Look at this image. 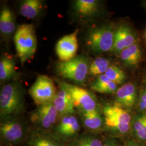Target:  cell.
I'll list each match as a JSON object with an SVG mask.
<instances>
[{
	"label": "cell",
	"mask_w": 146,
	"mask_h": 146,
	"mask_svg": "<svg viewBox=\"0 0 146 146\" xmlns=\"http://www.w3.org/2000/svg\"><path fill=\"white\" fill-rule=\"evenodd\" d=\"M136 42L135 36L131 28L126 26H121L115 31L112 50L120 52Z\"/></svg>",
	"instance_id": "cell-11"
},
{
	"label": "cell",
	"mask_w": 146,
	"mask_h": 146,
	"mask_svg": "<svg viewBox=\"0 0 146 146\" xmlns=\"http://www.w3.org/2000/svg\"><path fill=\"white\" fill-rule=\"evenodd\" d=\"M125 146H142V145H139V144H137V143H136L135 142H133V141H130V142H128L126 145H125Z\"/></svg>",
	"instance_id": "cell-29"
},
{
	"label": "cell",
	"mask_w": 146,
	"mask_h": 146,
	"mask_svg": "<svg viewBox=\"0 0 146 146\" xmlns=\"http://www.w3.org/2000/svg\"><path fill=\"white\" fill-rule=\"evenodd\" d=\"M60 90L53 100V104L61 115H71L75 113V107L73 100L68 92L60 87Z\"/></svg>",
	"instance_id": "cell-13"
},
{
	"label": "cell",
	"mask_w": 146,
	"mask_h": 146,
	"mask_svg": "<svg viewBox=\"0 0 146 146\" xmlns=\"http://www.w3.org/2000/svg\"><path fill=\"white\" fill-rule=\"evenodd\" d=\"M56 81L59 87L66 89L70 94L75 108L78 109L80 113L98 110L96 98L92 92L58 79H56Z\"/></svg>",
	"instance_id": "cell-4"
},
{
	"label": "cell",
	"mask_w": 146,
	"mask_h": 146,
	"mask_svg": "<svg viewBox=\"0 0 146 146\" xmlns=\"http://www.w3.org/2000/svg\"><path fill=\"white\" fill-rule=\"evenodd\" d=\"M42 7V2L39 0L24 1L20 7L21 15L28 19H33L40 13Z\"/></svg>",
	"instance_id": "cell-20"
},
{
	"label": "cell",
	"mask_w": 146,
	"mask_h": 146,
	"mask_svg": "<svg viewBox=\"0 0 146 146\" xmlns=\"http://www.w3.org/2000/svg\"><path fill=\"white\" fill-rule=\"evenodd\" d=\"M31 121L41 129L49 131L53 125L49 118L38 107L31 114Z\"/></svg>",
	"instance_id": "cell-23"
},
{
	"label": "cell",
	"mask_w": 146,
	"mask_h": 146,
	"mask_svg": "<svg viewBox=\"0 0 146 146\" xmlns=\"http://www.w3.org/2000/svg\"><path fill=\"white\" fill-rule=\"evenodd\" d=\"M29 93L37 106L52 103L57 93L52 80L46 75H39L29 90Z\"/></svg>",
	"instance_id": "cell-6"
},
{
	"label": "cell",
	"mask_w": 146,
	"mask_h": 146,
	"mask_svg": "<svg viewBox=\"0 0 146 146\" xmlns=\"http://www.w3.org/2000/svg\"><path fill=\"white\" fill-rule=\"evenodd\" d=\"M102 141L96 137L88 134L77 136L70 141L69 146H102Z\"/></svg>",
	"instance_id": "cell-22"
},
{
	"label": "cell",
	"mask_w": 146,
	"mask_h": 146,
	"mask_svg": "<svg viewBox=\"0 0 146 146\" xmlns=\"http://www.w3.org/2000/svg\"><path fill=\"white\" fill-rule=\"evenodd\" d=\"M136 100L137 93L134 84H125L117 89L116 92V102L123 108H132L135 104Z\"/></svg>",
	"instance_id": "cell-12"
},
{
	"label": "cell",
	"mask_w": 146,
	"mask_h": 146,
	"mask_svg": "<svg viewBox=\"0 0 146 146\" xmlns=\"http://www.w3.org/2000/svg\"><path fill=\"white\" fill-rule=\"evenodd\" d=\"M15 30L14 15L11 9L5 7L1 11L0 31L4 34L8 35Z\"/></svg>",
	"instance_id": "cell-17"
},
{
	"label": "cell",
	"mask_w": 146,
	"mask_h": 146,
	"mask_svg": "<svg viewBox=\"0 0 146 146\" xmlns=\"http://www.w3.org/2000/svg\"><path fill=\"white\" fill-rule=\"evenodd\" d=\"M115 31L111 26L105 25L94 28L89 33L87 45L95 52H104L112 50Z\"/></svg>",
	"instance_id": "cell-5"
},
{
	"label": "cell",
	"mask_w": 146,
	"mask_h": 146,
	"mask_svg": "<svg viewBox=\"0 0 146 146\" xmlns=\"http://www.w3.org/2000/svg\"><path fill=\"white\" fill-rule=\"evenodd\" d=\"M25 107V90L21 84L11 82L2 87L0 93L1 119L21 114Z\"/></svg>",
	"instance_id": "cell-1"
},
{
	"label": "cell",
	"mask_w": 146,
	"mask_h": 146,
	"mask_svg": "<svg viewBox=\"0 0 146 146\" xmlns=\"http://www.w3.org/2000/svg\"><path fill=\"white\" fill-rule=\"evenodd\" d=\"M15 63L11 58H2L0 62V80L6 81L14 76Z\"/></svg>",
	"instance_id": "cell-21"
},
{
	"label": "cell",
	"mask_w": 146,
	"mask_h": 146,
	"mask_svg": "<svg viewBox=\"0 0 146 146\" xmlns=\"http://www.w3.org/2000/svg\"><path fill=\"white\" fill-rule=\"evenodd\" d=\"M88 60L84 56H76L67 61H61L56 66L58 75L63 78L82 84L86 80L89 72Z\"/></svg>",
	"instance_id": "cell-3"
},
{
	"label": "cell",
	"mask_w": 146,
	"mask_h": 146,
	"mask_svg": "<svg viewBox=\"0 0 146 146\" xmlns=\"http://www.w3.org/2000/svg\"><path fill=\"white\" fill-rule=\"evenodd\" d=\"M102 146H119L118 144L114 140H107L104 142Z\"/></svg>",
	"instance_id": "cell-28"
},
{
	"label": "cell",
	"mask_w": 146,
	"mask_h": 146,
	"mask_svg": "<svg viewBox=\"0 0 146 146\" xmlns=\"http://www.w3.org/2000/svg\"><path fill=\"white\" fill-rule=\"evenodd\" d=\"M0 133L3 141L11 145H16L24 139L27 132L22 122L15 116H11L1 119Z\"/></svg>",
	"instance_id": "cell-7"
},
{
	"label": "cell",
	"mask_w": 146,
	"mask_h": 146,
	"mask_svg": "<svg viewBox=\"0 0 146 146\" xmlns=\"http://www.w3.org/2000/svg\"><path fill=\"white\" fill-rule=\"evenodd\" d=\"M139 107L142 111L146 113V87L141 91L140 94Z\"/></svg>",
	"instance_id": "cell-27"
},
{
	"label": "cell",
	"mask_w": 146,
	"mask_h": 146,
	"mask_svg": "<svg viewBox=\"0 0 146 146\" xmlns=\"http://www.w3.org/2000/svg\"><path fill=\"white\" fill-rule=\"evenodd\" d=\"M78 29L62 37L56 45V52L61 61H67L76 57L78 48L77 35Z\"/></svg>",
	"instance_id": "cell-8"
},
{
	"label": "cell",
	"mask_w": 146,
	"mask_h": 146,
	"mask_svg": "<svg viewBox=\"0 0 146 146\" xmlns=\"http://www.w3.org/2000/svg\"><path fill=\"white\" fill-rule=\"evenodd\" d=\"M104 118L131 124V116L122 107L119 105L105 106L103 110Z\"/></svg>",
	"instance_id": "cell-14"
},
{
	"label": "cell",
	"mask_w": 146,
	"mask_h": 146,
	"mask_svg": "<svg viewBox=\"0 0 146 146\" xmlns=\"http://www.w3.org/2000/svg\"><path fill=\"white\" fill-rule=\"evenodd\" d=\"M14 42L17 56L23 64L33 57L36 50V36L34 26L23 24L19 27L14 36Z\"/></svg>",
	"instance_id": "cell-2"
},
{
	"label": "cell",
	"mask_w": 146,
	"mask_h": 146,
	"mask_svg": "<svg viewBox=\"0 0 146 146\" xmlns=\"http://www.w3.org/2000/svg\"><path fill=\"white\" fill-rule=\"evenodd\" d=\"M91 88L102 94L113 93L117 90V84L111 81L104 74L99 76L91 84Z\"/></svg>",
	"instance_id": "cell-16"
},
{
	"label": "cell",
	"mask_w": 146,
	"mask_h": 146,
	"mask_svg": "<svg viewBox=\"0 0 146 146\" xmlns=\"http://www.w3.org/2000/svg\"><path fill=\"white\" fill-rule=\"evenodd\" d=\"M120 54L121 60L127 66H135L141 61V49L137 42L122 50Z\"/></svg>",
	"instance_id": "cell-15"
},
{
	"label": "cell",
	"mask_w": 146,
	"mask_h": 146,
	"mask_svg": "<svg viewBox=\"0 0 146 146\" xmlns=\"http://www.w3.org/2000/svg\"><path fill=\"white\" fill-rule=\"evenodd\" d=\"M80 129L77 117L73 115H64L55 128L54 133L63 141L72 140L78 135Z\"/></svg>",
	"instance_id": "cell-9"
},
{
	"label": "cell",
	"mask_w": 146,
	"mask_h": 146,
	"mask_svg": "<svg viewBox=\"0 0 146 146\" xmlns=\"http://www.w3.org/2000/svg\"></svg>",
	"instance_id": "cell-30"
},
{
	"label": "cell",
	"mask_w": 146,
	"mask_h": 146,
	"mask_svg": "<svg viewBox=\"0 0 146 146\" xmlns=\"http://www.w3.org/2000/svg\"><path fill=\"white\" fill-rule=\"evenodd\" d=\"M74 7L79 15L89 17L98 11L99 2L96 0H77L75 2Z\"/></svg>",
	"instance_id": "cell-19"
},
{
	"label": "cell",
	"mask_w": 146,
	"mask_h": 146,
	"mask_svg": "<svg viewBox=\"0 0 146 146\" xmlns=\"http://www.w3.org/2000/svg\"><path fill=\"white\" fill-rule=\"evenodd\" d=\"M104 122L106 125L110 129L120 134H125L131 128V124H127L110 119L104 118Z\"/></svg>",
	"instance_id": "cell-26"
},
{
	"label": "cell",
	"mask_w": 146,
	"mask_h": 146,
	"mask_svg": "<svg viewBox=\"0 0 146 146\" xmlns=\"http://www.w3.org/2000/svg\"><path fill=\"white\" fill-rule=\"evenodd\" d=\"M28 146H64L62 140L47 130L33 131L29 136Z\"/></svg>",
	"instance_id": "cell-10"
},
{
	"label": "cell",
	"mask_w": 146,
	"mask_h": 146,
	"mask_svg": "<svg viewBox=\"0 0 146 146\" xmlns=\"http://www.w3.org/2000/svg\"><path fill=\"white\" fill-rule=\"evenodd\" d=\"M104 74L116 84H123L127 79L125 73L115 65H110Z\"/></svg>",
	"instance_id": "cell-25"
},
{
	"label": "cell",
	"mask_w": 146,
	"mask_h": 146,
	"mask_svg": "<svg viewBox=\"0 0 146 146\" xmlns=\"http://www.w3.org/2000/svg\"><path fill=\"white\" fill-rule=\"evenodd\" d=\"M84 125L90 130L100 129L103 124V119L98 110L81 113Z\"/></svg>",
	"instance_id": "cell-18"
},
{
	"label": "cell",
	"mask_w": 146,
	"mask_h": 146,
	"mask_svg": "<svg viewBox=\"0 0 146 146\" xmlns=\"http://www.w3.org/2000/svg\"><path fill=\"white\" fill-rule=\"evenodd\" d=\"M110 66L108 59L102 57L96 58L89 65V73L93 76H100L104 74Z\"/></svg>",
	"instance_id": "cell-24"
}]
</instances>
